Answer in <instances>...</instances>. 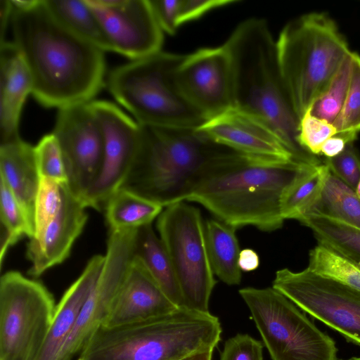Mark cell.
<instances>
[{"label": "cell", "mask_w": 360, "mask_h": 360, "mask_svg": "<svg viewBox=\"0 0 360 360\" xmlns=\"http://www.w3.org/2000/svg\"><path fill=\"white\" fill-rule=\"evenodd\" d=\"M297 220L312 231L319 245L360 264V229L316 213Z\"/></svg>", "instance_id": "cell-26"}, {"label": "cell", "mask_w": 360, "mask_h": 360, "mask_svg": "<svg viewBox=\"0 0 360 360\" xmlns=\"http://www.w3.org/2000/svg\"><path fill=\"white\" fill-rule=\"evenodd\" d=\"M40 0H11L13 9L24 11L30 9L39 3Z\"/></svg>", "instance_id": "cell-44"}, {"label": "cell", "mask_w": 360, "mask_h": 360, "mask_svg": "<svg viewBox=\"0 0 360 360\" xmlns=\"http://www.w3.org/2000/svg\"><path fill=\"white\" fill-rule=\"evenodd\" d=\"M56 305L40 282L18 271L0 280V360H37Z\"/></svg>", "instance_id": "cell-10"}, {"label": "cell", "mask_w": 360, "mask_h": 360, "mask_svg": "<svg viewBox=\"0 0 360 360\" xmlns=\"http://www.w3.org/2000/svg\"><path fill=\"white\" fill-rule=\"evenodd\" d=\"M306 213L324 215L360 229V198L330 172L321 196Z\"/></svg>", "instance_id": "cell-28"}, {"label": "cell", "mask_w": 360, "mask_h": 360, "mask_svg": "<svg viewBox=\"0 0 360 360\" xmlns=\"http://www.w3.org/2000/svg\"><path fill=\"white\" fill-rule=\"evenodd\" d=\"M157 229L179 283L182 307L209 312L210 298L217 282L199 209L184 202L169 205L159 215Z\"/></svg>", "instance_id": "cell-9"}, {"label": "cell", "mask_w": 360, "mask_h": 360, "mask_svg": "<svg viewBox=\"0 0 360 360\" xmlns=\"http://www.w3.org/2000/svg\"><path fill=\"white\" fill-rule=\"evenodd\" d=\"M355 192H356V195L360 198V181H359V183L356 187Z\"/></svg>", "instance_id": "cell-46"}, {"label": "cell", "mask_w": 360, "mask_h": 360, "mask_svg": "<svg viewBox=\"0 0 360 360\" xmlns=\"http://www.w3.org/2000/svg\"><path fill=\"white\" fill-rule=\"evenodd\" d=\"M353 52L345 58L330 82L311 104L308 112L333 124L343 106L349 86Z\"/></svg>", "instance_id": "cell-30"}, {"label": "cell", "mask_w": 360, "mask_h": 360, "mask_svg": "<svg viewBox=\"0 0 360 360\" xmlns=\"http://www.w3.org/2000/svg\"><path fill=\"white\" fill-rule=\"evenodd\" d=\"M272 288L348 342L360 346V292L307 268L277 271Z\"/></svg>", "instance_id": "cell-11"}, {"label": "cell", "mask_w": 360, "mask_h": 360, "mask_svg": "<svg viewBox=\"0 0 360 360\" xmlns=\"http://www.w3.org/2000/svg\"><path fill=\"white\" fill-rule=\"evenodd\" d=\"M219 319L185 307L115 327L101 326L81 351L82 360H179L214 349L221 339Z\"/></svg>", "instance_id": "cell-5"}, {"label": "cell", "mask_w": 360, "mask_h": 360, "mask_svg": "<svg viewBox=\"0 0 360 360\" xmlns=\"http://www.w3.org/2000/svg\"><path fill=\"white\" fill-rule=\"evenodd\" d=\"M224 44L232 66L233 107L269 125L296 161L322 164L298 141L300 118L283 80L276 41L266 21L251 18L241 22Z\"/></svg>", "instance_id": "cell-3"}, {"label": "cell", "mask_w": 360, "mask_h": 360, "mask_svg": "<svg viewBox=\"0 0 360 360\" xmlns=\"http://www.w3.org/2000/svg\"><path fill=\"white\" fill-rule=\"evenodd\" d=\"M86 208L65 184L59 212L27 245V257L31 263L29 275L39 277L66 259L86 223Z\"/></svg>", "instance_id": "cell-18"}, {"label": "cell", "mask_w": 360, "mask_h": 360, "mask_svg": "<svg viewBox=\"0 0 360 360\" xmlns=\"http://www.w3.org/2000/svg\"><path fill=\"white\" fill-rule=\"evenodd\" d=\"M89 104L103 132V158L100 172L82 202L86 207L104 211L133 165L140 143L141 127L113 103L98 100Z\"/></svg>", "instance_id": "cell-12"}, {"label": "cell", "mask_w": 360, "mask_h": 360, "mask_svg": "<svg viewBox=\"0 0 360 360\" xmlns=\"http://www.w3.org/2000/svg\"><path fill=\"white\" fill-rule=\"evenodd\" d=\"M360 292V264L318 244L309 254L307 267Z\"/></svg>", "instance_id": "cell-31"}, {"label": "cell", "mask_w": 360, "mask_h": 360, "mask_svg": "<svg viewBox=\"0 0 360 360\" xmlns=\"http://www.w3.org/2000/svg\"><path fill=\"white\" fill-rule=\"evenodd\" d=\"M110 42L111 51L131 60L161 50L164 32L150 0H86Z\"/></svg>", "instance_id": "cell-16"}, {"label": "cell", "mask_w": 360, "mask_h": 360, "mask_svg": "<svg viewBox=\"0 0 360 360\" xmlns=\"http://www.w3.org/2000/svg\"><path fill=\"white\" fill-rule=\"evenodd\" d=\"M276 44L283 80L301 120L351 51L335 22L320 13L288 22Z\"/></svg>", "instance_id": "cell-6"}, {"label": "cell", "mask_w": 360, "mask_h": 360, "mask_svg": "<svg viewBox=\"0 0 360 360\" xmlns=\"http://www.w3.org/2000/svg\"><path fill=\"white\" fill-rule=\"evenodd\" d=\"M161 205L125 189L117 190L104 212L111 230L136 229L151 224L163 210Z\"/></svg>", "instance_id": "cell-27"}, {"label": "cell", "mask_w": 360, "mask_h": 360, "mask_svg": "<svg viewBox=\"0 0 360 360\" xmlns=\"http://www.w3.org/2000/svg\"><path fill=\"white\" fill-rule=\"evenodd\" d=\"M347 141L341 136L335 134L323 144L321 154L326 158H331L340 154L347 145Z\"/></svg>", "instance_id": "cell-41"}, {"label": "cell", "mask_w": 360, "mask_h": 360, "mask_svg": "<svg viewBox=\"0 0 360 360\" xmlns=\"http://www.w3.org/2000/svg\"><path fill=\"white\" fill-rule=\"evenodd\" d=\"M59 143L67 186L82 202L103 162V136L89 103L58 109L52 132Z\"/></svg>", "instance_id": "cell-13"}, {"label": "cell", "mask_w": 360, "mask_h": 360, "mask_svg": "<svg viewBox=\"0 0 360 360\" xmlns=\"http://www.w3.org/2000/svg\"><path fill=\"white\" fill-rule=\"evenodd\" d=\"M238 2V0H178V25L196 20L212 10Z\"/></svg>", "instance_id": "cell-39"}, {"label": "cell", "mask_w": 360, "mask_h": 360, "mask_svg": "<svg viewBox=\"0 0 360 360\" xmlns=\"http://www.w3.org/2000/svg\"><path fill=\"white\" fill-rule=\"evenodd\" d=\"M105 255H95L56 305L52 323L37 360H57L86 300L101 273Z\"/></svg>", "instance_id": "cell-21"}, {"label": "cell", "mask_w": 360, "mask_h": 360, "mask_svg": "<svg viewBox=\"0 0 360 360\" xmlns=\"http://www.w3.org/2000/svg\"><path fill=\"white\" fill-rule=\"evenodd\" d=\"M10 23L37 102L60 109L92 101L105 82L104 51L61 24L44 0L28 10L13 8Z\"/></svg>", "instance_id": "cell-1"}, {"label": "cell", "mask_w": 360, "mask_h": 360, "mask_svg": "<svg viewBox=\"0 0 360 360\" xmlns=\"http://www.w3.org/2000/svg\"><path fill=\"white\" fill-rule=\"evenodd\" d=\"M329 173L325 163L319 165L289 189L282 202L285 220H297L310 210L321 196Z\"/></svg>", "instance_id": "cell-29"}, {"label": "cell", "mask_w": 360, "mask_h": 360, "mask_svg": "<svg viewBox=\"0 0 360 360\" xmlns=\"http://www.w3.org/2000/svg\"><path fill=\"white\" fill-rule=\"evenodd\" d=\"M220 360H264L262 343L248 334L238 333L225 342Z\"/></svg>", "instance_id": "cell-38"}, {"label": "cell", "mask_w": 360, "mask_h": 360, "mask_svg": "<svg viewBox=\"0 0 360 360\" xmlns=\"http://www.w3.org/2000/svg\"><path fill=\"white\" fill-rule=\"evenodd\" d=\"M136 230L110 229L101 273L57 360H71L103 325L133 259Z\"/></svg>", "instance_id": "cell-14"}, {"label": "cell", "mask_w": 360, "mask_h": 360, "mask_svg": "<svg viewBox=\"0 0 360 360\" xmlns=\"http://www.w3.org/2000/svg\"><path fill=\"white\" fill-rule=\"evenodd\" d=\"M324 163L334 176L355 191L360 181V158L353 143H347L338 155L326 158Z\"/></svg>", "instance_id": "cell-37"}, {"label": "cell", "mask_w": 360, "mask_h": 360, "mask_svg": "<svg viewBox=\"0 0 360 360\" xmlns=\"http://www.w3.org/2000/svg\"><path fill=\"white\" fill-rule=\"evenodd\" d=\"M51 14L65 27L104 51L110 42L86 0H44Z\"/></svg>", "instance_id": "cell-25"}, {"label": "cell", "mask_w": 360, "mask_h": 360, "mask_svg": "<svg viewBox=\"0 0 360 360\" xmlns=\"http://www.w3.org/2000/svg\"><path fill=\"white\" fill-rule=\"evenodd\" d=\"M213 349L198 351L179 360H212Z\"/></svg>", "instance_id": "cell-45"}, {"label": "cell", "mask_w": 360, "mask_h": 360, "mask_svg": "<svg viewBox=\"0 0 360 360\" xmlns=\"http://www.w3.org/2000/svg\"><path fill=\"white\" fill-rule=\"evenodd\" d=\"M205 229L214 274L227 285L240 284L241 270L238 262L240 250L236 229L214 219L206 221Z\"/></svg>", "instance_id": "cell-24"}, {"label": "cell", "mask_w": 360, "mask_h": 360, "mask_svg": "<svg viewBox=\"0 0 360 360\" xmlns=\"http://www.w3.org/2000/svg\"><path fill=\"white\" fill-rule=\"evenodd\" d=\"M32 91L30 73L16 46L0 43V143L20 138V115Z\"/></svg>", "instance_id": "cell-20"}, {"label": "cell", "mask_w": 360, "mask_h": 360, "mask_svg": "<svg viewBox=\"0 0 360 360\" xmlns=\"http://www.w3.org/2000/svg\"><path fill=\"white\" fill-rule=\"evenodd\" d=\"M155 17L164 32L174 34L178 27V0H150Z\"/></svg>", "instance_id": "cell-40"}, {"label": "cell", "mask_w": 360, "mask_h": 360, "mask_svg": "<svg viewBox=\"0 0 360 360\" xmlns=\"http://www.w3.org/2000/svg\"><path fill=\"white\" fill-rule=\"evenodd\" d=\"M64 184L40 178L35 201V236L41 233L59 212L63 202Z\"/></svg>", "instance_id": "cell-35"}, {"label": "cell", "mask_w": 360, "mask_h": 360, "mask_svg": "<svg viewBox=\"0 0 360 360\" xmlns=\"http://www.w3.org/2000/svg\"><path fill=\"white\" fill-rule=\"evenodd\" d=\"M34 152L40 178L67 184L68 179L62 152L53 133L44 136L34 146Z\"/></svg>", "instance_id": "cell-34"}, {"label": "cell", "mask_w": 360, "mask_h": 360, "mask_svg": "<svg viewBox=\"0 0 360 360\" xmlns=\"http://www.w3.org/2000/svg\"><path fill=\"white\" fill-rule=\"evenodd\" d=\"M134 257L142 262L168 298L177 307H182L181 292L172 262L152 224L137 229Z\"/></svg>", "instance_id": "cell-23"}, {"label": "cell", "mask_w": 360, "mask_h": 360, "mask_svg": "<svg viewBox=\"0 0 360 360\" xmlns=\"http://www.w3.org/2000/svg\"><path fill=\"white\" fill-rule=\"evenodd\" d=\"M317 165L254 157L227 150L203 170L184 201L198 203L234 228L280 229L283 200Z\"/></svg>", "instance_id": "cell-2"}, {"label": "cell", "mask_w": 360, "mask_h": 360, "mask_svg": "<svg viewBox=\"0 0 360 360\" xmlns=\"http://www.w3.org/2000/svg\"><path fill=\"white\" fill-rule=\"evenodd\" d=\"M0 174L22 207L34 238L35 201L40 181L34 146L20 138L0 143Z\"/></svg>", "instance_id": "cell-22"}, {"label": "cell", "mask_w": 360, "mask_h": 360, "mask_svg": "<svg viewBox=\"0 0 360 360\" xmlns=\"http://www.w3.org/2000/svg\"><path fill=\"white\" fill-rule=\"evenodd\" d=\"M78 360H82V359H79Z\"/></svg>", "instance_id": "cell-48"}, {"label": "cell", "mask_w": 360, "mask_h": 360, "mask_svg": "<svg viewBox=\"0 0 360 360\" xmlns=\"http://www.w3.org/2000/svg\"><path fill=\"white\" fill-rule=\"evenodd\" d=\"M197 129L215 143L239 153L278 160H295L269 125L234 107L207 120Z\"/></svg>", "instance_id": "cell-17"}, {"label": "cell", "mask_w": 360, "mask_h": 360, "mask_svg": "<svg viewBox=\"0 0 360 360\" xmlns=\"http://www.w3.org/2000/svg\"><path fill=\"white\" fill-rule=\"evenodd\" d=\"M13 6L11 0H0V43L4 39L5 32L8 22H11Z\"/></svg>", "instance_id": "cell-43"}, {"label": "cell", "mask_w": 360, "mask_h": 360, "mask_svg": "<svg viewBox=\"0 0 360 360\" xmlns=\"http://www.w3.org/2000/svg\"><path fill=\"white\" fill-rule=\"evenodd\" d=\"M184 55L160 51L113 69L107 86L140 125L197 129L205 118L186 99L176 79Z\"/></svg>", "instance_id": "cell-7"}, {"label": "cell", "mask_w": 360, "mask_h": 360, "mask_svg": "<svg viewBox=\"0 0 360 360\" xmlns=\"http://www.w3.org/2000/svg\"><path fill=\"white\" fill-rule=\"evenodd\" d=\"M238 264L241 271H254L259 265V255L253 249H243L240 252Z\"/></svg>", "instance_id": "cell-42"}, {"label": "cell", "mask_w": 360, "mask_h": 360, "mask_svg": "<svg viewBox=\"0 0 360 360\" xmlns=\"http://www.w3.org/2000/svg\"><path fill=\"white\" fill-rule=\"evenodd\" d=\"M177 307L142 262L133 257L103 325L115 327L164 316Z\"/></svg>", "instance_id": "cell-19"}, {"label": "cell", "mask_w": 360, "mask_h": 360, "mask_svg": "<svg viewBox=\"0 0 360 360\" xmlns=\"http://www.w3.org/2000/svg\"><path fill=\"white\" fill-rule=\"evenodd\" d=\"M337 134L353 143L360 131V56L353 52L349 86L342 110L333 123Z\"/></svg>", "instance_id": "cell-32"}, {"label": "cell", "mask_w": 360, "mask_h": 360, "mask_svg": "<svg viewBox=\"0 0 360 360\" xmlns=\"http://www.w3.org/2000/svg\"><path fill=\"white\" fill-rule=\"evenodd\" d=\"M338 360H360V356H352L351 358L346 359H340Z\"/></svg>", "instance_id": "cell-47"}, {"label": "cell", "mask_w": 360, "mask_h": 360, "mask_svg": "<svg viewBox=\"0 0 360 360\" xmlns=\"http://www.w3.org/2000/svg\"><path fill=\"white\" fill-rule=\"evenodd\" d=\"M176 79L184 96L206 120L233 106L232 66L224 44L184 55Z\"/></svg>", "instance_id": "cell-15"}, {"label": "cell", "mask_w": 360, "mask_h": 360, "mask_svg": "<svg viewBox=\"0 0 360 360\" xmlns=\"http://www.w3.org/2000/svg\"><path fill=\"white\" fill-rule=\"evenodd\" d=\"M272 360H338L335 340L274 288L238 291Z\"/></svg>", "instance_id": "cell-8"}, {"label": "cell", "mask_w": 360, "mask_h": 360, "mask_svg": "<svg viewBox=\"0 0 360 360\" xmlns=\"http://www.w3.org/2000/svg\"><path fill=\"white\" fill-rule=\"evenodd\" d=\"M1 238L9 248L22 236H33L32 230L17 199L5 181L0 182Z\"/></svg>", "instance_id": "cell-33"}, {"label": "cell", "mask_w": 360, "mask_h": 360, "mask_svg": "<svg viewBox=\"0 0 360 360\" xmlns=\"http://www.w3.org/2000/svg\"><path fill=\"white\" fill-rule=\"evenodd\" d=\"M337 131L333 124L311 115L308 111L300 120L298 141L314 155H319L323 144Z\"/></svg>", "instance_id": "cell-36"}, {"label": "cell", "mask_w": 360, "mask_h": 360, "mask_svg": "<svg viewBox=\"0 0 360 360\" xmlns=\"http://www.w3.org/2000/svg\"><path fill=\"white\" fill-rule=\"evenodd\" d=\"M140 127L139 149L120 188L164 207L184 202L205 167L229 149L198 129Z\"/></svg>", "instance_id": "cell-4"}]
</instances>
